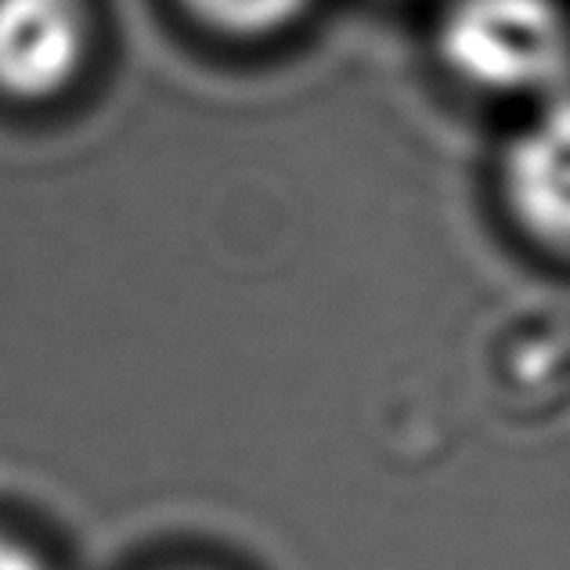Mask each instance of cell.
<instances>
[{"mask_svg": "<svg viewBox=\"0 0 570 570\" xmlns=\"http://www.w3.org/2000/svg\"><path fill=\"white\" fill-rule=\"evenodd\" d=\"M441 55L480 91H546L567 69L570 33L552 0H459L441 26Z\"/></svg>", "mask_w": 570, "mask_h": 570, "instance_id": "obj_1", "label": "cell"}, {"mask_svg": "<svg viewBox=\"0 0 570 570\" xmlns=\"http://www.w3.org/2000/svg\"><path fill=\"white\" fill-rule=\"evenodd\" d=\"M517 220L546 246L570 249V98L552 101L505 156Z\"/></svg>", "mask_w": 570, "mask_h": 570, "instance_id": "obj_3", "label": "cell"}, {"mask_svg": "<svg viewBox=\"0 0 570 570\" xmlns=\"http://www.w3.org/2000/svg\"><path fill=\"white\" fill-rule=\"evenodd\" d=\"M91 51L83 0H0V95L51 101L80 77Z\"/></svg>", "mask_w": 570, "mask_h": 570, "instance_id": "obj_2", "label": "cell"}, {"mask_svg": "<svg viewBox=\"0 0 570 570\" xmlns=\"http://www.w3.org/2000/svg\"><path fill=\"white\" fill-rule=\"evenodd\" d=\"M0 570H43L33 552H26L22 546L0 538Z\"/></svg>", "mask_w": 570, "mask_h": 570, "instance_id": "obj_5", "label": "cell"}, {"mask_svg": "<svg viewBox=\"0 0 570 570\" xmlns=\"http://www.w3.org/2000/svg\"><path fill=\"white\" fill-rule=\"evenodd\" d=\"M214 33L235 40H261L293 26L311 0H181Z\"/></svg>", "mask_w": 570, "mask_h": 570, "instance_id": "obj_4", "label": "cell"}]
</instances>
